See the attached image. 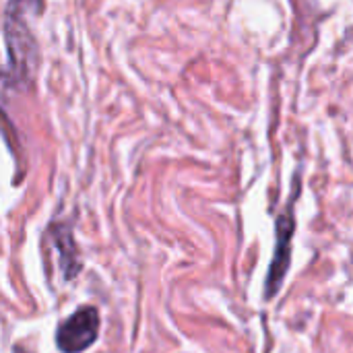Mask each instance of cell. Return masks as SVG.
<instances>
[{"instance_id": "6da1fadb", "label": "cell", "mask_w": 353, "mask_h": 353, "mask_svg": "<svg viewBox=\"0 0 353 353\" xmlns=\"http://www.w3.org/2000/svg\"><path fill=\"white\" fill-rule=\"evenodd\" d=\"M296 194L288 203V209L283 213H279L277 223H275V250H273V261L269 265V273L265 279V298L267 300H271L279 294V290L285 281V275L290 271V265H292V244H294V234H296V217H294Z\"/></svg>"}, {"instance_id": "7a4b0ae2", "label": "cell", "mask_w": 353, "mask_h": 353, "mask_svg": "<svg viewBox=\"0 0 353 353\" xmlns=\"http://www.w3.org/2000/svg\"><path fill=\"white\" fill-rule=\"evenodd\" d=\"M99 312L93 306H83L72 312L56 331V345L62 353L87 352L99 337Z\"/></svg>"}, {"instance_id": "3957f363", "label": "cell", "mask_w": 353, "mask_h": 353, "mask_svg": "<svg viewBox=\"0 0 353 353\" xmlns=\"http://www.w3.org/2000/svg\"><path fill=\"white\" fill-rule=\"evenodd\" d=\"M52 236L56 238V248L60 252V267L64 271V277L66 279H74L77 273L81 271V259H79V252H77V244L72 240V232L68 225L60 223V225H54L52 230Z\"/></svg>"}]
</instances>
